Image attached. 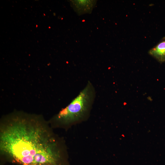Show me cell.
<instances>
[{"instance_id": "obj_3", "label": "cell", "mask_w": 165, "mask_h": 165, "mask_svg": "<svg viewBox=\"0 0 165 165\" xmlns=\"http://www.w3.org/2000/svg\"><path fill=\"white\" fill-rule=\"evenodd\" d=\"M149 53L159 62H165V37L149 51Z\"/></svg>"}, {"instance_id": "obj_2", "label": "cell", "mask_w": 165, "mask_h": 165, "mask_svg": "<svg viewBox=\"0 0 165 165\" xmlns=\"http://www.w3.org/2000/svg\"><path fill=\"white\" fill-rule=\"evenodd\" d=\"M90 82L67 107L54 117L56 124L68 127L86 120L89 117L95 95Z\"/></svg>"}, {"instance_id": "obj_1", "label": "cell", "mask_w": 165, "mask_h": 165, "mask_svg": "<svg viewBox=\"0 0 165 165\" xmlns=\"http://www.w3.org/2000/svg\"><path fill=\"white\" fill-rule=\"evenodd\" d=\"M1 154L22 165H63L64 144L40 117L15 114L1 123Z\"/></svg>"}]
</instances>
